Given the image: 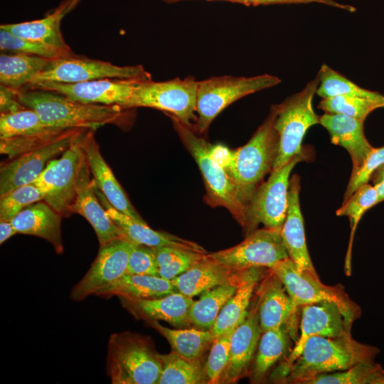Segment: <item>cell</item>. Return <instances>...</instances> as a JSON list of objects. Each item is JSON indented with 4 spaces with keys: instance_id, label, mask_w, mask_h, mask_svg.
<instances>
[{
    "instance_id": "1",
    "label": "cell",
    "mask_w": 384,
    "mask_h": 384,
    "mask_svg": "<svg viewBox=\"0 0 384 384\" xmlns=\"http://www.w3.org/2000/svg\"><path fill=\"white\" fill-rule=\"evenodd\" d=\"M274 119L271 107L266 119L245 144L233 150L222 144L215 147V154L225 167L245 210L264 177L273 169L279 145Z\"/></svg>"
},
{
    "instance_id": "2",
    "label": "cell",
    "mask_w": 384,
    "mask_h": 384,
    "mask_svg": "<svg viewBox=\"0 0 384 384\" xmlns=\"http://www.w3.org/2000/svg\"><path fill=\"white\" fill-rule=\"evenodd\" d=\"M18 99L34 110L47 125L59 128L95 129L105 124L122 122L125 109L118 105L85 103L60 93L26 86L18 90Z\"/></svg>"
},
{
    "instance_id": "3",
    "label": "cell",
    "mask_w": 384,
    "mask_h": 384,
    "mask_svg": "<svg viewBox=\"0 0 384 384\" xmlns=\"http://www.w3.org/2000/svg\"><path fill=\"white\" fill-rule=\"evenodd\" d=\"M379 352L377 347L355 340L351 333L336 337L314 336L305 343L283 383L306 384L319 375L374 361Z\"/></svg>"
},
{
    "instance_id": "4",
    "label": "cell",
    "mask_w": 384,
    "mask_h": 384,
    "mask_svg": "<svg viewBox=\"0 0 384 384\" xmlns=\"http://www.w3.org/2000/svg\"><path fill=\"white\" fill-rule=\"evenodd\" d=\"M150 338L124 331L110 335L107 373L112 384H158L161 362Z\"/></svg>"
},
{
    "instance_id": "5",
    "label": "cell",
    "mask_w": 384,
    "mask_h": 384,
    "mask_svg": "<svg viewBox=\"0 0 384 384\" xmlns=\"http://www.w3.org/2000/svg\"><path fill=\"white\" fill-rule=\"evenodd\" d=\"M319 79L316 75L299 92L272 105L275 113L274 127L279 136L277 156L272 170L280 168L296 156L305 154L302 141L307 130L319 124V117L313 107Z\"/></svg>"
},
{
    "instance_id": "6",
    "label": "cell",
    "mask_w": 384,
    "mask_h": 384,
    "mask_svg": "<svg viewBox=\"0 0 384 384\" xmlns=\"http://www.w3.org/2000/svg\"><path fill=\"white\" fill-rule=\"evenodd\" d=\"M181 142L196 161L206 190V199L213 207L229 210L238 223H244L245 208L239 201L234 186L223 164L213 151L211 144L197 135L195 130L173 119Z\"/></svg>"
},
{
    "instance_id": "7",
    "label": "cell",
    "mask_w": 384,
    "mask_h": 384,
    "mask_svg": "<svg viewBox=\"0 0 384 384\" xmlns=\"http://www.w3.org/2000/svg\"><path fill=\"white\" fill-rule=\"evenodd\" d=\"M280 82L278 77L270 74L252 77L216 76L198 81L197 115L193 129L198 134H203L218 114L230 104Z\"/></svg>"
},
{
    "instance_id": "8",
    "label": "cell",
    "mask_w": 384,
    "mask_h": 384,
    "mask_svg": "<svg viewBox=\"0 0 384 384\" xmlns=\"http://www.w3.org/2000/svg\"><path fill=\"white\" fill-rule=\"evenodd\" d=\"M198 83L192 76L161 82L151 78L139 79L124 108L157 109L169 113L173 119L192 127V122L196 118Z\"/></svg>"
},
{
    "instance_id": "9",
    "label": "cell",
    "mask_w": 384,
    "mask_h": 384,
    "mask_svg": "<svg viewBox=\"0 0 384 384\" xmlns=\"http://www.w3.org/2000/svg\"><path fill=\"white\" fill-rule=\"evenodd\" d=\"M271 270L284 284L295 309L307 304L330 302L337 305L351 326L361 316V308L351 299L341 284H323L318 274L299 270L289 257L279 261Z\"/></svg>"
},
{
    "instance_id": "10",
    "label": "cell",
    "mask_w": 384,
    "mask_h": 384,
    "mask_svg": "<svg viewBox=\"0 0 384 384\" xmlns=\"http://www.w3.org/2000/svg\"><path fill=\"white\" fill-rule=\"evenodd\" d=\"M307 159V153L294 156L284 166L272 170L268 179L256 189L245 210L242 227L245 236L257 230L260 224L281 230L287 209L290 174L299 162Z\"/></svg>"
},
{
    "instance_id": "11",
    "label": "cell",
    "mask_w": 384,
    "mask_h": 384,
    "mask_svg": "<svg viewBox=\"0 0 384 384\" xmlns=\"http://www.w3.org/2000/svg\"><path fill=\"white\" fill-rule=\"evenodd\" d=\"M104 78H151V75L141 65L119 66L71 53L50 59L28 85L44 82L77 83Z\"/></svg>"
},
{
    "instance_id": "12",
    "label": "cell",
    "mask_w": 384,
    "mask_h": 384,
    "mask_svg": "<svg viewBox=\"0 0 384 384\" xmlns=\"http://www.w3.org/2000/svg\"><path fill=\"white\" fill-rule=\"evenodd\" d=\"M280 230L265 227L257 228L240 243L208 253V256L234 272L255 267L271 269L289 257Z\"/></svg>"
},
{
    "instance_id": "13",
    "label": "cell",
    "mask_w": 384,
    "mask_h": 384,
    "mask_svg": "<svg viewBox=\"0 0 384 384\" xmlns=\"http://www.w3.org/2000/svg\"><path fill=\"white\" fill-rule=\"evenodd\" d=\"M87 129H67L55 139L4 164L0 169V196L33 183L49 163L67 150Z\"/></svg>"
},
{
    "instance_id": "14",
    "label": "cell",
    "mask_w": 384,
    "mask_h": 384,
    "mask_svg": "<svg viewBox=\"0 0 384 384\" xmlns=\"http://www.w3.org/2000/svg\"><path fill=\"white\" fill-rule=\"evenodd\" d=\"M82 135L60 158L52 160L34 181L46 191L44 201L61 216L72 214L78 177L86 158L80 142Z\"/></svg>"
},
{
    "instance_id": "15",
    "label": "cell",
    "mask_w": 384,
    "mask_h": 384,
    "mask_svg": "<svg viewBox=\"0 0 384 384\" xmlns=\"http://www.w3.org/2000/svg\"><path fill=\"white\" fill-rule=\"evenodd\" d=\"M300 335L288 356L279 366L274 378L283 381L306 341L314 336H340L351 333V326L340 309L333 302H321L301 307Z\"/></svg>"
},
{
    "instance_id": "16",
    "label": "cell",
    "mask_w": 384,
    "mask_h": 384,
    "mask_svg": "<svg viewBox=\"0 0 384 384\" xmlns=\"http://www.w3.org/2000/svg\"><path fill=\"white\" fill-rule=\"evenodd\" d=\"M132 241L119 238L100 245L84 277L72 288L70 299L80 302L114 282L127 273Z\"/></svg>"
},
{
    "instance_id": "17",
    "label": "cell",
    "mask_w": 384,
    "mask_h": 384,
    "mask_svg": "<svg viewBox=\"0 0 384 384\" xmlns=\"http://www.w3.org/2000/svg\"><path fill=\"white\" fill-rule=\"evenodd\" d=\"M139 79L104 78L77 83L44 82L28 85L53 91L85 103L124 108Z\"/></svg>"
},
{
    "instance_id": "18",
    "label": "cell",
    "mask_w": 384,
    "mask_h": 384,
    "mask_svg": "<svg viewBox=\"0 0 384 384\" xmlns=\"http://www.w3.org/2000/svg\"><path fill=\"white\" fill-rule=\"evenodd\" d=\"M90 175L85 158L78 177L76 195L71 211L72 213L80 214L90 223L97 235L100 245H102L125 235L100 201Z\"/></svg>"
},
{
    "instance_id": "19",
    "label": "cell",
    "mask_w": 384,
    "mask_h": 384,
    "mask_svg": "<svg viewBox=\"0 0 384 384\" xmlns=\"http://www.w3.org/2000/svg\"><path fill=\"white\" fill-rule=\"evenodd\" d=\"M93 131V129H87L82 135L80 142L95 186L114 208L136 220L146 223L137 212L112 169L103 159Z\"/></svg>"
},
{
    "instance_id": "20",
    "label": "cell",
    "mask_w": 384,
    "mask_h": 384,
    "mask_svg": "<svg viewBox=\"0 0 384 384\" xmlns=\"http://www.w3.org/2000/svg\"><path fill=\"white\" fill-rule=\"evenodd\" d=\"M261 333L255 294L247 316L231 336L229 361L220 383H235L245 375L253 361Z\"/></svg>"
},
{
    "instance_id": "21",
    "label": "cell",
    "mask_w": 384,
    "mask_h": 384,
    "mask_svg": "<svg viewBox=\"0 0 384 384\" xmlns=\"http://www.w3.org/2000/svg\"><path fill=\"white\" fill-rule=\"evenodd\" d=\"M256 290L262 332L285 324L296 323L297 310L294 309L284 284L271 269H267Z\"/></svg>"
},
{
    "instance_id": "22",
    "label": "cell",
    "mask_w": 384,
    "mask_h": 384,
    "mask_svg": "<svg viewBox=\"0 0 384 384\" xmlns=\"http://www.w3.org/2000/svg\"><path fill=\"white\" fill-rule=\"evenodd\" d=\"M300 190V176L294 174L289 180L287 213L280 234L289 257L298 268L317 274L306 245L304 218L299 203Z\"/></svg>"
},
{
    "instance_id": "23",
    "label": "cell",
    "mask_w": 384,
    "mask_h": 384,
    "mask_svg": "<svg viewBox=\"0 0 384 384\" xmlns=\"http://www.w3.org/2000/svg\"><path fill=\"white\" fill-rule=\"evenodd\" d=\"M319 124L329 132L331 142L344 148L352 161L351 173L363 164L373 147L364 133V122L341 114L325 112Z\"/></svg>"
},
{
    "instance_id": "24",
    "label": "cell",
    "mask_w": 384,
    "mask_h": 384,
    "mask_svg": "<svg viewBox=\"0 0 384 384\" xmlns=\"http://www.w3.org/2000/svg\"><path fill=\"white\" fill-rule=\"evenodd\" d=\"M119 299L123 307L137 319L149 322L164 321L175 327L191 324L188 314L194 300L179 292L156 299Z\"/></svg>"
},
{
    "instance_id": "25",
    "label": "cell",
    "mask_w": 384,
    "mask_h": 384,
    "mask_svg": "<svg viewBox=\"0 0 384 384\" xmlns=\"http://www.w3.org/2000/svg\"><path fill=\"white\" fill-rule=\"evenodd\" d=\"M95 193L114 223L131 241L151 247L172 246L207 253L198 244L174 235L159 232L151 228L146 223L133 219L114 208L108 202L102 192L95 186Z\"/></svg>"
},
{
    "instance_id": "26",
    "label": "cell",
    "mask_w": 384,
    "mask_h": 384,
    "mask_svg": "<svg viewBox=\"0 0 384 384\" xmlns=\"http://www.w3.org/2000/svg\"><path fill=\"white\" fill-rule=\"evenodd\" d=\"M61 215L46 201L26 207L11 221L18 233L34 235L48 241L62 254Z\"/></svg>"
},
{
    "instance_id": "27",
    "label": "cell",
    "mask_w": 384,
    "mask_h": 384,
    "mask_svg": "<svg viewBox=\"0 0 384 384\" xmlns=\"http://www.w3.org/2000/svg\"><path fill=\"white\" fill-rule=\"evenodd\" d=\"M79 1L80 0H63L55 10L43 18L18 23L2 24L0 28L19 37L37 41L58 49L72 52L63 38L60 22Z\"/></svg>"
},
{
    "instance_id": "28",
    "label": "cell",
    "mask_w": 384,
    "mask_h": 384,
    "mask_svg": "<svg viewBox=\"0 0 384 384\" xmlns=\"http://www.w3.org/2000/svg\"><path fill=\"white\" fill-rule=\"evenodd\" d=\"M296 324L291 322L261 333L252 362L251 380L253 383L264 380L274 364L290 353L291 340L296 335Z\"/></svg>"
},
{
    "instance_id": "29",
    "label": "cell",
    "mask_w": 384,
    "mask_h": 384,
    "mask_svg": "<svg viewBox=\"0 0 384 384\" xmlns=\"http://www.w3.org/2000/svg\"><path fill=\"white\" fill-rule=\"evenodd\" d=\"M265 269L255 267L241 271L236 292L223 306L210 329L215 336L236 328L245 319L255 290L265 274Z\"/></svg>"
},
{
    "instance_id": "30",
    "label": "cell",
    "mask_w": 384,
    "mask_h": 384,
    "mask_svg": "<svg viewBox=\"0 0 384 384\" xmlns=\"http://www.w3.org/2000/svg\"><path fill=\"white\" fill-rule=\"evenodd\" d=\"M175 292L177 290L172 282L159 276L125 274L94 295L138 300L156 299Z\"/></svg>"
},
{
    "instance_id": "31",
    "label": "cell",
    "mask_w": 384,
    "mask_h": 384,
    "mask_svg": "<svg viewBox=\"0 0 384 384\" xmlns=\"http://www.w3.org/2000/svg\"><path fill=\"white\" fill-rule=\"evenodd\" d=\"M235 272L208 256L173 280L177 292L193 297L229 279Z\"/></svg>"
},
{
    "instance_id": "32",
    "label": "cell",
    "mask_w": 384,
    "mask_h": 384,
    "mask_svg": "<svg viewBox=\"0 0 384 384\" xmlns=\"http://www.w3.org/2000/svg\"><path fill=\"white\" fill-rule=\"evenodd\" d=\"M241 271L235 272L224 283L203 292L189 310V321L200 329H211L228 300L238 289Z\"/></svg>"
},
{
    "instance_id": "33",
    "label": "cell",
    "mask_w": 384,
    "mask_h": 384,
    "mask_svg": "<svg viewBox=\"0 0 384 384\" xmlns=\"http://www.w3.org/2000/svg\"><path fill=\"white\" fill-rule=\"evenodd\" d=\"M50 59L14 53L0 55V83L15 90L28 85Z\"/></svg>"
},
{
    "instance_id": "34",
    "label": "cell",
    "mask_w": 384,
    "mask_h": 384,
    "mask_svg": "<svg viewBox=\"0 0 384 384\" xmlns=\"http://www.w3.org/2000/svg\"><path fill=\"white\" fill-rule=\"evenodd\" d=\"M149 324L168 341L172 351L190 359H201L215 338L210 329H174L161 325L158 321Z\"/></svg>"
},
{
    "instance_id": "35",
    "label": "cell",
    "mask_w": 384,
    "mask_h": 384,
    "mask_svg": "<svg viewBox=\"0 0 384 384\" xmlns=\"http://www.w3.org/2000/svg\"><path fill=\"white\" fill-rule=\"evenodd\" d=\"M159 356L161 371L158 384L207 383L205 364H202L201 358H187L174 351Z\"/></svg>"
},
{
    "instance_id": "36",
    "label": "cell",
    "mask_w": 384,
    "mask_h": 384,
    "mask_svg": "<svg viewBox=\"0 0 384 384\" xmlns=\"http://www.w3.org/2000/svg\"><path fill=\"white\" fill-rule=\"evenodd\" d=\"M378 203V195L375 186L368 183L358 188L336 210L338 216H347L351 224V235L345 261V272L351 274V253L355 231L363 215Z\"/></svg>"
},
{
    "instance_id": "37",
    "label": "cell",
    "mask_w": 384,
    "mask_h": 384,
    "mask_svg": "<svg viewBox=\"0 0 384 384\" xmlns=\"http://www.w3.org/2000/svg\"><path fill=\"white\" fill-rule=\"evenodd\" d=\"M317 75L319 84L316 95L321 98L336 96H352L371 99H380L384 96L377 92L359 87L326 64H323Z\"/></svg>"
},
{
    "instance_id": "38",
    "label": "cell",
    "mask_w": 384,
    "mask_h": 384,
    "mask_svg": "<svg viewBox=\"0 0 384 384\" xmlns=\"http://www.w3.org/2000/svg\"><path fill=\"white\" fill-rule=\"evenodd\" d=\"M306 384H384V369L375 361L361 362L345 370L319 375Z\"/></svg>"
},
{
    "instance_id": "39",
    "label": "cell",
    "mask_w": 384,
    "mask_h": 384,
    "mask_svg": "<svg viewBox=\"0 0 384 384\" xmlns=\"http://www.w3.org/2000/svg\"><path fill=\"white\" fill-rule=\"evenodd\" d=\"M154 249L159 277L171 281L203 260L208 253L172 246Z\"/></svg>"
},
{
    "instance_id": "40",
    "label": "cell",
    "mask_w": 384,
    "mask_h": 384,
    "mask_svg": "<svg viewBox=\"0 0 384 384\" xmlns=\"http://www.w3.org/2000/svg\"><path fill=\"white\" fill-rule=\"evenodd\" d=\"M53 128L46 124L34 110L26 107L0 115V139L40 133Z\"/></svg>"
},
{
    "instance_id": "41",
    "label": "cell",
    "mask_w": 384,
    "mask_h": 384,
    "mask_svg": "<svg viewBox=\"0 0 384 384\" xmlns=\"http://www.w3.org/2000/svg\"><path fill=\"white\" fill-rule=\"evenodd\" d=\"M318 107L325 112L341 114L364 122L373 110L384 107V97L380 99L352 96L322 98Z\"/></svg>"
},
{
    "instance_id": "42",
    "label": "cell",
    "mask_w": 384,
    "mask_h": 384,
    "mask_svg": "<svg viewBox=\"0 0 384 384\" xmlns=\"http://www.w3.org/2000/svg\"><path fill=\"white\" fill-rule=\"evenodd\" d=\"M46 193L34 182L0 196V220L11 221L26 207L44 200Z\"/></svg>"
},
{
    "instance_id": "43",
    "label": "cell",
    "mask_w": 384,
    "mask_h": 384,
    "mask_svg": "<svg viewBox=\"0 0 384 384\" xmlns=\"http://www.w3.org/2000/svg\"><path fill=\"white\" fill-rule=\"evenodd\" d=\"M0 48L1 50L36 55L54 59L73 53L43 43L19 37L0 28Z\"/></svg>"
},
{
    "instance_id": "44",
    "label": "cell",
    "mask_w": 384,
    "mask_h": 384,
    "mask_svg": "<svg viewBox=\"0 0 384 384\" xmlns=\"http://www.w3.org/2000/svg\"><path fill=\"white\" fill-rule=\"evenodd\" d=\"M235 328L216 336L205 363L207 383H220L229 361L230 338Z\"/></svg>"
},
{
    "instance_id": "45",
    "label": "cell",
    "mask_w": 384,
    "mask_h": 384,
    "mask_svg": "<svg viewBox=\"0 0 384 384\" xmlns=\"http://www.w3.org/2000/svg\"><path fill=\"white\" fill-rule=\"evenodd\" d=\"M65 129L55 127L40 133L0 139V152L11 159L55 139Z\"/></svg>"
},
{
    "instance_id": "46",
    "label": "cell",
    "mask_w": 384,
    "mask_h": 384,
    "mask_svg": "<svg viewBox=\"0 0 384 384\" xmlns=\"http://www.w3.org/2000/svg\"><path fill=\"white\" fill-rule=\"evenodd\" d=\"M126 274L159 276L155 249L132 241Z\"/></svg>"
},
{
    "instance_id": "47",
    "label": "cell",
    "mask_w": 384,
    "mask_h": 384,
    "mask_svg": "<svg viewBox=\"0 0 384 384\" xmlns=\"http://www.w3.org/2000/svg\"><path fill=\"white\" fill-rule=\"evenodd\" d=\"M384 164V146L374 148L362 166L351 174L349 181L343 195L346 201L358 188L370 181L373 174Z\"/></svg>"
},
{
    "instance_id": "48",
    "label": "cell",
    "mask_w": 384,
    "mask_h": 384,
    "mask_svg": "<svg viewBox=\"0 0 384 384\" xmlns=\"http://www.w3.org/2000/svg\"><path fill=\"white\" fill-rule=\"evenodd\" d=\"M319 4L337 8L348 12H354L356 9L349 4H341L335 0H243V4L247 6L279 4Z\"/></svg>"
},
{
    "instance_id": "49",
    "label": "cell",
    "mask_w": 384,
    "mask_h": 384,
    "mask_svg": "<svg viewBox=\"0 0 384 384\" xmlns=\"http://www.w3.org/2000/svg\"><path fill=\"white\" fill-rule=\"evenodd\" d=\"M18 90L11 89L4 85L0 86V112L9 113L19 110L24 106L19 102L17 95Z\"/></svg>"
},
{
    "instance_id": "50",
    "label": "cell",
    "mask_w": 384,
    "mask_h": 384,
    "mask_svg": "<svg viewBox=\"0 0 384 384\" xmlns=\"http://www.w3.org/2000/svg\"><path fill=\"white\" fill-rule=\"evenodd\" d=\"M11 221L0 220V244L17 234Z\"/></svg>"
},
{
    "instance_id": "51",
    "label": "cell",
    "mask_w": 384,
    "mask_h": 384,
    "mask_svg": "<svg viewBox=\"0 0 384 384\" xmlns=\"http://www.w3.org/2000/svg\"><path fill=\"white\" fill-rule=\"evenodd\" d=\"M370 180L373 186L378 185L384 181V164L376 169V171L371 176Z\"/></svg>"
},
{
    "instance_id": "52",
    "label": "cell",
    "mask_w": 384,
    "mask_h": 384,
    "mask_svg": "<svg viewBox=\"0 0 384 384\" xmlns=\"http://www.w3.org/2000/svg\"><path fill=\"white\" fill-rule=\"evenodd\" d=\"M378 195V203L384 201V181L380 183L375 186Z\"/></svg>"
},
{
    "instance_id": "53",
    "label": "cell",
    "mask_w": 384,
    "mask_h": 384,
    "mask_svg": "<svg viewBox=\"0 0 384 384\" xmlns=\"http://www.w3.org/2000/svg\"><path fill=\"white\" fill-rule=\"evenodd\" d=\"M166 3H175V2H177V1H182V0H162ZM223 1H231V2H233V3H240V4H243V0H223Z\"/></svg>"
},
{
    "instance_id": "54",
    "label": "cell",
    "mask_w": 384,
    "mask_h": 384,
    "mask_svg": "<svg viewBox=\"0 0 384 384\" xmlns=\"http://www.w3.org/2000/svg\"></svg>"
}]
</instances>
